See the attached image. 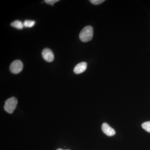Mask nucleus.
Wrapping results in <instances>:
<instances>
[{
	"mask_svg": "<svg viewBox=\"0 0 150 150\" xmlns=\"http://www.w3.org/2000/svg\"><path fill=\"white\" fill-rule=\"evenodd\" d=\"M93 36V28L90 25H88L82 30L79 34L81 41L83 42H88L92 39Z\"/></svg>",
	"mask_w": 150,
	"mask_h": 150,
	"instance_id": "obj_1",
	"label": "nucleus"
},
{
	"mask_svg": "<svg viewBox=\"0 0 150 150\" xmlns=\"http://www.w3.org/2000/svg\"><path fill=\"white\" fill-rule=\"evenodd\" d=\"M18 100L16 98L12 97L6 100L4 108L5 110L9 113H12L16 108Z\"/></svg>",
	"mask_w": 150,
	"mask_h": 150,
	"instance_id": "obj_2",
	"label": "nucleus"
},
{
	"mask_svg": "<svg viewBox=\"0 0 150 150\" xmlns=\"http://www.w3.org/2000/svg\"><path fill=\"white\" fill-rule=\"evenodd\" d=\"M23 69V64L22 62L18 60L13 61L10 66V70L11 72L14 74H19L22 71Z\"/></svg>",
	"mask_w": 150,
	"mask_h": 150,
	"instance_id": "obj_3",
	"label": "nucleus"
},
{
	"mask_svg": "<svg viewBox=\"0 0 150 150\" xmlns=\"http://www.w3.org/2000/svg\"><path fill=\"white\" fill-rule=\"evenodd\" d=\"M42 57L46 62H51L54 61V57L53 52L48 48H45L42 51Z\"/></svg>",
	"mask_w": 150,
	"mask_h": 150,
	"instance_id": "obj_4",
	"label": "nucleus"
},
{
	"mask_svg": "<svg viewBox=\"0 0 150 150\" xmlns=\"http://www.w3.org/2000/svg\"><path fill=\"white\" fill-rule=\"evenodd\" d=\"M102 130L105 134L109 137L113 136L115 134V130L106 123H103Z\"/></svg>",
	"mask_w": 150,
	"mask_h": 150,
	"instance_id": "obj_5",
	"label": "nucleus"
},
{
	"mask_svg": "<svg viewBox=\"0 0 150 150\" xmlns=\"http://www.w3.org/2000/svg\"><path fill=\"white\" fill-rule=\"evenodd\" d=\"M87 63L85 62H81L76 65L74 69V72L76 74H80L86 71L87 68Z\"/></svg>",
	"mask_w": 150,
	"mask_h": 150,
	"instance_id": "obj_6",
	"label": "nucleus"
},
{
	"mask_svg": "<svg viewBox=\"0 0 150 150\" xmlns=\"http://www.w3.org/2000/svg\"><path fill=\"white\" fill-rule=\"evenodd\" d=\"M11 26L17 29H22L23 27V23L20 21L16 20L11 23Z\"/></svg>",
	"mask_w": 150,
	"mask_h": 150,
	"instance_id": "obj_7",
	"label": "nucleus"
},
{
	"mask_svg": "<svg viewBox=\"0 0 150 150\" xmlns=\"http://www.w3.org/2000/svg\"><path fill=\"white\" fill-rule=\"evenodd\" d=\"M35 24V22L33 21L26 20L23 23V26L26 28H31L34 26Z\"/></svg>",
	"mask_w": 150,
	"mask_h": 150,
	"instance_id": "obj_8",
	"label": "nucleus"
},
{
	"mask_svg": "<svg viewBox=\"0 0 150 150\" xmlns=\"http://www.w3.org/2000/svg\"><path fill=\"white\" fill-rule=\"evenodd\" d=\"M142 127L146 131L150 133V121H147L142 123Z\"/></svg>",
	"mask_w": 150,
	"mask_h": 150,
	"instance_id": "obj_9",
	"label": "nucleus"
},
{
	"mask_svg": "<svg viewBox=\"0 0 150 150\" xmlns=\"http://www.w3.org/2000/svg\"><path fill=\"white\" fill-rule=\"evenodd\" d=\"M59 1V0H45V1H45L46 4L53 6L54 4L57 2Z\"/></svg>",
	"mask_w": 150,
	"mask_h": 150,
	"instance_id": "obj_10",
	"label": "nucleus"
},
{
	"mask_svg": "<svg viewBox=\"0 0 150 150\" xmlns=\"http://www.w3.org/2000/svg\"><path fill=\"white\" fill-rule=\"evenodd\" d=\"M104 1V0H91L90 1L93 4L98 5L102 4Z\"/></svg>",
	"mask_w": 150,
	"mask_h": 150,
	"instance_id": "obj_11",
	"label": "nucleus"
},
{
	"mask_svg": "<svg viewBox=\"0 0 150 150\" xmlns=\"http://www.w3.org/2000/svg\"><path fill=\"white\" fill-rule=\"evenodd\" d=\"M56 150H63V149H57Z\"/></svg>",
	"mask_w": 150,
	"mask_h": 150,
	"instance_id": "obj_12",
	"label": "nucleus"
}]
</instances>
